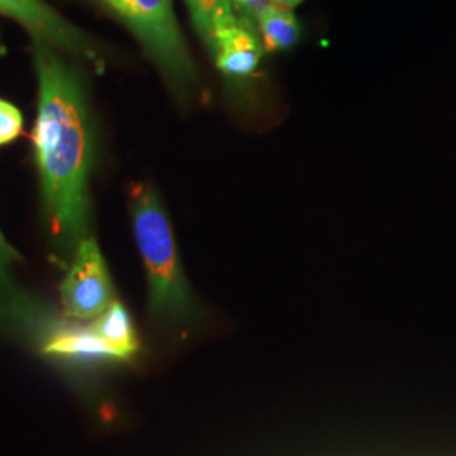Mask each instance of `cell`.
<instances>
[{"instance_id": "8992f818", "label": "cell", "mask_w": 456, "mask_h": 456, "mask_svg": "<svg viewBox=\"0 0 456 456\" xmlns=\"http://www.w3.org/2000/svg\"><path fill=\"white\" fill-rule=\"evenodd\" d=\"M216 68L228 78H247L261 63L264 46L252 20L239 17L233 26L218 31L208 43Z\"/></svg>"}, {"instance_id": "30bf717a", "label": "cell", "mask_w": 456, "mask_h": 456, "mask_svg": "<svg viewBox=\"0 0 456 456\" xmlns=\"http://www.w3.org/2000/svg\"><path fill=\"white\" fill-rule=\"evenodd\" d=\"M45 352L54 355L82 357V359L112 360L110 352L98 340L92 328L60 330L53 333L45 345Z\"/></svg>"}, {"instance_id": "3957f363", "label": "cell", "mask_w": 456, "mask_h": 456, "mask_svg": "<svg viewBox=\"0 0 456 456\" xmlns=\"http://www.w3.org/2000/svg\"><path fill=\"white\" fill-rule=\"evenodd\" d=\"M141 39L151 56L175 82H190L195 65L181 36L171 0H100Z\"/></svg>"}, {"instance_id": "ba28073f", "label": "cell", "mask_w": 456, "mask_h": 456, "mask_svg": "<svg viewBox=\"0 0 456 456\" xmlns=\"http://www.w3.org/2000/svg\"><path fill=\"white\" fill-rule=\"evenodd\" d=\"M90 328L110 352L115 362H127L137 355L139 337L135 325L132 322L131 313L120 301H114L94 320V325Z\"/></svg>"}, {"instance_id": "9c48e42d", "label": "cell", "mask_w": 456, "mask_h": 456, "mask_svg": "<svg viewBox=\"0 0 456 456\" xmlns=\"http://www.w3.org/2000/svg\"><path fill=\"white\" fill-rule=\"evenodd\" d=\"M256 22L261 31L262 46L267 53L293 48L301 34L299 22L293 11L282 9L273 2L265 4L257 12Z\"/></svg>"}, {"instance_id": "277c9868", "label": "cell", "mask_w": 456, "mask_h": 456, "mask_svg": "<svg viewBox=\"0 0 456 456\" xmlns=\"http://www.w3.org/2000/svg\"><path fill=\"white\" fill-rule=\"evenodd\" d=\"M60 293L63 310L77 322L95 320L114 303V284L94 237L88 235L75 248Z\"/></svg>"}, {"instance_id": "7c38bea8", "label": "cell", "mask_w": 456, "mask_h": 456, "mask_svg": "<svg viewBox=\"0 0 456 456\" xmlns=\"http://www.w3.org/2000/svg\"><path fill=\"white\" fill-rule=\"evenodd\" d=\"M24 117L14 103L0 98V147L14 142L22 134Z\"/></svg>"}, {"instance_id": "4fadbf2b", "label": "cell", "mask_w": 456, "mask_h": 456, "mask_svg": "<svg viewBox=\"0 0 456 456\" xmlns=\"http://www.w3.org/2000/svg\"><path fill=\"white\" fill-rule=\"evenodd\" d=\"M273 4H276L282 9H288V11H293L294 7H297L299 4H303L305 0H271Z\"/></svg>"}, {"instance_id": "52a82bcc", "label": "cell", "mask_w": 456, "mask_h": 456, "mask_svg": "<svg viewBox=\"0 0 456 456\" xmlns=\"http://www.w3.org/2000/svg\"><path fill=\"white\" fill-rule=\"evenodd\" d=\"M22 261L0 232V331L26 330L37 322V305L14 277V264Z\"/></svg>"}, {"instance_id": "6da1fadb", "label": "cell", "mask_w": 456, "mask_h": 456, "mask_svg": "<svg viewBox=\"0 0 456 456\" xmlns=\"http://www.w3.org/2000/svg\"><path fill=\"white\" fill-rule=\"evenodd\" d=\"M34 61L39 102L31 137L43 210L54 250L73 257L90 230L94 126L80 77L58 49L34 41Z\"/></svg>"}, {"instance_id": "5b68a950", "label": "cell", "mask_w": 456, "mask_h": 456, "mask_svg": "<svg viewBox=\"0 0 456 456\" xmlns=\"http://www.w3.org/2000/svg\"><path fill=\"white\" fill-rule=\"evenodd\" d=\"M0 14L24 26L34 41L85 58L95 56L92 39L45 0H0Z\"/></svg>"}, {"instance_id": "7a4b0ae2", "label": "cell", "mask_w": 456, "mask_h": 456, "mask_svg": "<svg viewBox=\"0 0 456 456\" xmlns=\"http://www.w3.org/2000/svg\"><path fill=\"white\" fill-rule=\"evenodd\" d=\"M129 210L146 269L149 318L164 333L190 335L203 323L205 313L184 274L163 201L151 184L135 183L129 191Z\"/></svg>"}, {"instance_id": "8fae6325", "label": "cell", "mask_w": 456, "mask_h": 456, "mask_svg": "<svg viewBox=\"0 0 456 456\" xmlns=\"http://www.w3.org/2000/svg\"><path fill=\"white\" fill-rule=\"evenodd\" d=\"M191 19L195 24L196 31L208 45L213 36L233 26L239 16L235 14V7L232 0H184Z\"/></svg>"}]
</instances>
